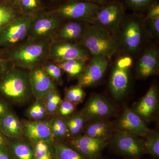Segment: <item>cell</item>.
Wrapping results in <instances>:
<instances>
[{
  "instance_id": "6da1fadb",
  "label": "cell",
  "mask_w": 159,
  "mask_h": 159,
  "mask_svg": "<svg viewBox=\"0 0 159 159\" xmlns=\"http://www.w3.org/2000/svg\"><path fill=\"white\" fill-rule=\"evenodd\" d=\"M32 97L29 72L4 61L0 71V98L9 104L23 105Z\"/></svg>"
},
{
  "instance_id": "7a4b0ae2",
  "label": "cell",
  "mask_w": 159,
  "mask_h": 159,
  "mask_svg": "<svg viewBox=\"0 0 159 159\" xmlns=\"http://www.w3.org/2000/svg\"><path fill=\"white\" fill-rule=\"evenodd\" d=\"M50 40H29L8 49L1 50L0 57L25 70L43 65L48 57Z\"/></svg>"
},
{
  "instance_id": "3957f363",
  "label": "cell",
  "mask_w": 159,
  "mask_h": 159,
  "mask_svg": "<svg viewBox=\"0 0 159 159\" xmlns=\"http://www.w3.org/2000/svg\"><path fill=\"white\" fill-rule=\"evenodd\" d=\"M79 43L93 56L100 55L107 58H110L118 48L113 35L95 25L87 27Z\"/></svg>"
},
{
  "instance_id": "277c9868",
  "label": "cell",
  "mask_w": 159,
  "mask_h": 159,
  "mask_svg": "<svg viewBox=\"0 0 159 159\" xmlns=\"http://www.w3.org/2000/svg\"><path fill=\"white\" fill-rule=\"evenodd\" d=\"M108 145L115 153L131 159H139L147 153L143 138L115 129Z\"/></svg>"
},
{
  "instance_id": "5b68a950",
  "label": "cell",
  "mask_w": 159,
  "mask_h": 159,
  "mask_svg": "<svg viewBox=\"0 0 159 159\" xmlns=\"http://www.w3.org/2000/svg\"><path fill=\"white\" fill-rule=\"evenodd\" d=\"M101 6L87 1L70 0L50 11L63 19L92 24Z\"/></svg>"
},
{
  "instance_id": "8992f818",
  "label": "cell",
  "mask_w": 159,
  "mask_h": 159,
  "mask_svg": "<svg viewBox=\"0 0 159 159\" xmlns=\"http://www.w3.org/2000/svg\"><path fill=\"white\" fill-rule=\"evenodd\" d=\"M125 16L124 5L117 0L101 6L92 24L113 35L119 31Z\"/></svg>"
},
{
  "instance_id": "52a82bcc",
  "label": "cell",
  "mask_w": 159,
  "mask_h": 159,
  "mask_svg": "<svg viewBox=\"0 0 159 159\" xmlns=\"http://www.w3.org/2000/svg\"><path fill=\"white\" fill-rule=\"evenodd\" d=\"M142 17L137 15L125 16L118 31L119 43L129 54L136 52L142 44Z\"/></svg>"
},
{
  "instance_id": "ba28073f",
  "label": "cell",
  "mask_w": 159,
  "mask_h": 159,
  "mask_svg": "<svg viewBox=\"0 0 159 159\" xmlns=\"http://www.w3.org/2000/svg\"><path fill=\"white\" fill-rule=\"evenodd\" d=\"M35 17L21 16L0 29L1 50L10 48L21 43L28 36L31 23Z\"/></svg>"
},
{
  "instance_id": "9c48e42d",
  "label": "cell",
  "mask_w": 159,
  "mask_h": 159,
  "mask_svg": "<svg viewBox=\"0 0 159 159\" xmlns=\"http://www.w3.org/2000/svg\"><path fill=\"white\" fill-rule=\"evenodd\" d=\"M64 19L50 11L43 10L34 17L30 26L28 39L53 41Z\"/></svg>"
},
{
  "instance_id": "30bf717a",
  "label": "cell",
  "mask_w": 159,
  "mask_h": 159,
  "mask_svg": "<svg viewBox=\"0 0 159 159\" xmlns=\"http://www.w3.org/2000/svg\"><path fill=\"white\" fill-rule=\"evenodd\" d=\"M133 60L129 56H122L116 61L109 81L111 93L115 99L119 100L125 96L130 82V68Z\"/></svg>"
},
{
  "instance_id": "8fae6325",
  "label": "cell",
  "mask_w": 159,
  "mask_h": 159,
  "mask_svg": "<svg viewBox=\"0 0 159 159\" xmlns=\"http://www.w3.org/2000/svg\"><path fill=\"white\" fill-rule=\"evenodd\" d=\"M89 51L82 45L65 41H52L49 48L48 57L55 63L69 60L89 59Z\"/></svg>"
},
{
  "instance_id": "7c38bea8",
  "label": "cell",
  "mask_w": 159,
  "mask_h": 159,
  "mask_svg": "<svg viewBox=\"0 0 159 159\" xmlns=\"http://www.w3.org/2000/svg\"><path fill=\"white\" fill-rule=\"evenodd\" d=\"M115 107L105 97L99 94L92 95L81 112L86 122L107 119L115 113Z\"/></svg>"
},
{
  "instance_id": "4fadbf2b",
  "label": "cell",
  "mask_w": 159,
  "mask_h": 159,
  "mask_svg": "<svg viewBox=\"0 0 159 159\" xmlns=\"http://www.w3.org/2000/svg\"><path fill=\"white\" fill-rule=\"evenodd\" d=\"M68 141L69 145L86 159H99L102 151L108 145V141L84 135L71 138Z\"/></svg>"
},
{
  "instance_id": "5bb4252c",
  "label": "cell",
  "mask_w": 159,
  "mask_h": 159,
  "mask_svg": "<svg viewBox=\"0 0 159 159\" xmlns=\"http://www.w3.org/2000/svg\"><path fill=\"white\" fill-rule=\"evenodd\" d=\"M108 65V58L100 55L93 56L85 70L78 78L77 85L82 87H89L101 80Z\"/></svg>"
},
{
  "instance_id": "9a60e30c",
  "label": "cell",
  "mask_w": 159,
  "mask_h": 159,
  "mask_svg": "<svg viewBox=\"0 0 159 159\" xmlns=\"http://www.w3.org/2000/svg\"><path fill=\"white\" fill-rule=\"evenodd\" d=\"M115 129L144 138L151 130L132 110L125 107L116 123Z\"/></svg>"
},
{
  "instance_id": "2e32d148",
  "label": "cell",
  "mask_w": 159,
  "mask_h": 159,
  "mask_svg": "<svg viewBox=\"0 0 159 159\" xmlns=\"http://www.w3.org/2000/svg\"><path fill=\"white\" fill-rule=\"evenodd\" d=\"M159 106L158 89L156 85L152 84L132 110L144 122H149L156 116Z\"/></svg>"
},
{
  "instance_id": "e0dca14e",
  "label": "cell",
  "mask_w": 159,
  "mask_h": 159,
  "mask_svg": "<svg viewBox=\"0 0 159 159\" xmlns=\"http://www.w3.org/2000/svg\"><path fill=\"white\" fill-rule=\"evenodd\" d=\"M29 77L31 91L35 99H44L49 93L57 90L55 83L41 66L30 70Z\"/></svg>"
},
{
  "instance_id": "ac0fdd59",
  "label": "cell",
  "mask_w": 159,
  "mask_h": 159,
  "mask_svg": "<svg viewBox=\"0 0 159 159\" xmlns=\"http://www.w3.org/2000/svg\"><path fill=\"white\" fill-rule=\"evenodd\" d=\"M24 138L31 143L40 141H55L51 131L50 120H22Z\"/></svg>"
},
{
  "instance_id": "d6986e66",
  "label": "cell",
  "mask_w": 159,
  "mask_h": 159,
  "mask_svg": "<svg viewBox=\"0 0 159 159\" xmlns=\"http://www.w3.org/2000/svg\"><path fill=\"white\" fill-rule=\"evenodd\" d=\"M159 52L156 48H150L144 51L137 66L138 76L141 79H145L157 75L159 73Z\"/></svg>"
},
{
  "instance_id": "ffe728a7",
  "label": "cell",
  "mask_w": 159,
  "mask_h": 159,
  "mask_svg": "<svg viewBox=\"0 0 159 159\" xmlns=\"http://www.w3.org/2000/svg\"><path fill=\"white\" fill-rule=\"evenodd\" d=\"M83 22L71 21L61 25L56 31L54 40L73 42L80 40L84 34L87 27L83 25Z\"/></svg>"
},
{
  "instance_id": "44dd1931",
  "label": "cell",
  "mask_w": 159,
  "mask_h": 159,
  "mask_svg": "<svg viewBox=\"0 0 159 159\" xmlns=\"http://www.w3.org/2000/svg\"><path fill=\"white\" fill-rule=\"evenodd\" d=\"M113 125L107 119L89 122L84 128V135L99 140L108 141L114 130Z\"/></svg>"
},
{
  "instance_id": "7402d4cb",
  "label": "cell",
  "mask_w": 159,
  "mask_h": 159,
  "mask_svg": "<svg viewBox=\"0 0 159 159\" xmlns=\"http://www.w3.org/2000/svg\"><path fill=\"white\" fill-rule=\"evenodd\" d=\"M0 130L7 138H24L22 123L12 111L0 119Z\"/></svg>"
},
{
  "instance_id": "603a6c76",
  "label": "cell",
  "mask_w": 159,
  "mask_h": 159,
  "mask_svg": "<svg viewBox=\"0 0 159 159\" xmlns=\"http://www.w3.org/2000/svg\"><path fill=\"white\" fill-rule=\"evenodd\" d=\"M8 148L14 159H34L32 143L22 138H8Z\"/></svg>"
},
{
  "instance_id": "cb8c5ba5",
  "label": "cell",
  "mask_w": 159,
  "mask_h": 159,
  "mask_svg": "<svg viewBox=\"0 0 159 159\" xmlns=\"http://www.w3.org/2000/svg\"><path fill=\"white\" fill-rule=\"evenodd\" d=\"M55 142L40 141L32 143L34 159H57Z\"/></svg>"
},
{
  "instance_id": "d4e9b609",
  "label": "cell",
  "mask_w": 159,
  "mask_h": 159,
  "mask_svg": "<svg viewBox=\"0 0 159 159\" xmlns=\"http://www.w3.org/2000/svg\"><path fill=\"white\" fill-rule=\"evenodd\" d=\"M50 122L51 131L55 142H64L70 139L65 119L55 115L50 119Z\"/></svg>"
},
{
  "instance_id": "484cf974",
  "label": "cell",
  "mask_w": 159,
  "mask_h": 159,
  "mask_svg": "<svg viewBox=\"0 0 159 159\" xmlns=\"http://www.w3.org/2000/svg\"><path fill=\"white\" fill-rule=\"evenodd\" d=\"M86 61L80 60H69L57 63L56 65L67 74L71 79L78 78L85 70Z\"/></svg>"
},
{
  "instance_id": "4316f807",
  "label": "cell",
  "mask_w": 159,
  "mask_h": 159,
  "mask_svg": "<svg viewBox=\"0 0 159 159\" xmlns=\"http://www.w3.org/2000/svg\"><path fill=\"white\" fill-rule=\"evenodd\" d=\"M66 122L71 139L79 136L83 131L86 121L81 111H79L66 119Z\"/></svg>"
},
{
  "instance_id": "83f0119b",
  "label": "cell",
  "mask_w": 159,
  "mask_h": 159,
  "mask_svg": "<svg viewBox=\"0 0 159 159\" xmlns=\"http://www.w3.org/2000/svg\"><path fill=\"white\" fill-rule=\"evenodd\" d=\"M22 15L17 7L0 0V29Z\"/></svg>"
},
{
  "instance_id": "f1b7e54d",
  "label": "cell",
  "mask_w": 159,
  "mask_h": 159,
  "mask_svg": "<svg viewBox=\"0 0 159 159\" xmlns=\"http://www.w3.org/2000/svg\"><path fill=\"white\" fill-rule=\"evenodd\" d=\"M17 8L22 15L34 17L45 10L42 0H20Z\"/></svg>"
},
{
  "instance_id": "f546056e",
  "label": "cell",
  "mask_w": 159,
  "mask_h": 159,
  "mask_svg": "<svg viewBox=\"0 0 159 159\" xmlns=\"http://www.w3.org/2000/svg\"><path fill=\"white\" fill-rule=\"evenodd\" d=\"M26 115L31 121H42L46 120L49 115L47 112L43 99H36L27 109Z\"/></svg>"
},
{
  "instance_id": "4dcf8cb0",
  "label": "cell",
  "mask_w": 159,
  "mask_h": 159,
  "mask_svg": "<svg viewBox=\"0 0 159 159\" xmlns=\"http://www.w3.org/2000/svg\"><path fill=\"white\" fill-rule=\"evenodd\" d=\"M147 153L155 158L159 157V134L156 130L151 129L144 138Z\"/></svg>"
},
{
  "instance_id": "1f68e13d",
  "label": "cell",
  "mask_w": 159,
  "mask_h": 159,
  "mask_svg": "<svg viewBox=\"0 0 159 159\" xmlns=\"http://www.w3.org/2000/svg\"><path fill=\"white\" fill-rule=\"evenodd\" d=\"M57 159H86L65 142H55Z\"/></svg>"
},
{
  "instance_id": "d6a6232c",
  "label": "cell",
  "mask_w": 159,
  "mask_h": 159,
  "mask_svg": "<svg viewBox=\"0 0 159 159\" xmlns=\"http://www.w3.org/2000/svg\"><path fill=\"white\" fill-rule=\"evenodd\" d=\"M43 100L49 116H53L56 115L58 107L62 101L60 95L57 90L49 93Z\"/></svg>"
},
{
  "instance_id": "836d02e7",
  "label": "cell",
  "mask_w": 159,
  "mask_h": 159,
  "mask_svg": "<svg viewBox=\"0 0 159 159\" xmlns=\"http://www.w3.org/2000/svg\"><path fill=\"white\" fill-rule=\"evenodd\" d=\"M85 97V92L79 85L71 87L66 90L65 99L76 105L82 102Z\"/></svg>"
},
{
  "instance_id": "e575fe53",
  "label": "cell",
  "mask_w": 159,
  "mask_h": 159,
  "mask_svg": "<svg viewBox=\"0 0 159 159\" xmlns=\"http://www.w3.org/2000/svg\"><path fill=\"white\" fill-rule=\"evenodd\" d=\"M43 69L47 75L53 80L55 83L62 84V70L56 65V63H47L44 64Z\"/></svg>"
},
{
  "instance_id": "d590c367",
  "label": "cell",
  "mask_w": 159,
  "mask_h": 159,
  "mask_svg": "<svg viewBox=\"0 0 159 159\" xmlns=\"http://www.w3.org/2000/svg\"><path fill=\"white\" fill-rule=\"evenodd\" d=\"M125 6L135 11H147L156 0H124Z\"/></svg>"
},
{
  "instance_id": "8d00e7d4",
  "label": "cell",
  "mask_w": 159,
  "mask_h": 159,
  "mask_svg": "<svg viewBox=\"0 0 159 159\" xmlns=\"http://www.w3.org/2000/svg\"><path fill=\"white\" fill-rule=\"evenodd\" d=\"M76 104L68 100H62L61 102L57 111V115L63 118H68L74 112Z\"/></svg>"
},
{
  "instance_id": "74e56055",
  "label": "cell",
  "mask_w": 159,
  "mask_h": 159,
  "mask_svg": "<svg viewBox=\"0 0 159 159\" xmlns=\"http://www.w3.org/2000/svg\"><path fill=\"white\" fill-rule=\"evenodd\" d=\"M46 11H51L57 9L63 4L70 0H42Z\"/></svg>"
},
{
  "instance_id": "f35d334b",
  "label": "cell",
  "mask_w": 159,
  "mask_h": 159,
  "mask_svg": "<svg viewBox=\"0 0 159 159\" xmlns=\"http://www.w3.org/2000/svg\"><path fill=\"white\" fill-rule=\"evenodd\" d=\"M147 15L145 20L159 17V3L156 0L148 9Z\"/></svg>"
},
{
  "instance_id": "ab89813d",
  "label": "cell",
  "mask_w": 159,
  "mask_h": 159,
  "mask_svg": "<svg viewBox=\"0 0 159 159\" xmlns=\"http://www.w3.org/2000/svg\"><path fill=\"white\" fill-rule=\"evenodd\" d=\"M148 22L150 29L157 36L159 34V17L145 20Z\"/></svg>"
},
{
  "instance_id": "60d3db41",
  "label": "cell",
  "mask_w": 159,
  "mask_h": 159,
  "mask_svg": "<svg viewBox=\"0 0 159 159\" xmlns=\"http://www.w3.org/2000/svg\"><path fill=\"white\" fill-rule=\"evenodd\" d=\"M11 111L10 104L0 98V119L6 113Z\"/></svg>"
},
{
  "instance_id": "b9f144b4",
  "label": "cell",
  "mask_w": 159,
  "mask_h": 159,
  "mask_svg": "<svg viewBox=\"0 0 159 159\" xmlns=\"http://www.w3.org/2000/svg\"><path fill=\"white\" fill-rule=\"evenodd\" d=\"M0 159H14L8 147H0Z\"/></svg>"
},
{
  "instance_id": "7bdbcfd3",
  "label": "cell",
  "mask_w": 159,
  "mask_h": 159,
  "mask_svg": "<svg viewBox=\"0 0 159 159\" xmlns=\"http://www.w3.org/2000/svg\"><path fill=\"white\" fill-rule=\"evenodd\" d=\"M78 1H87V2H91L95 3L100 6H103L106 4L111 2L117 0H78Z\"/></svg>"
},
{
  "instance_id": "ee69618b",
  "label": "cell",
  "mask_w": 159,
  "mask_h": 159,
  "mask_svg": "<svg viewBox=\"0 0 159 159\" xmlns=\"http://www.w3.org/2000/svg\"><path fill=\"white\" fill-rule=\"evenodd\" d=\"M8 138L0 130V147H8Z\"/></svg>"
},
{
  "instance_id": "f6af8a7d",
  "label": "cell",
  "mask_w": 159,
  "mask_h": 159,
  "mask_svg": "<svg viewBox=\"0 0 159 159\" xmlns=\"http://www.w3.org/2000/svg\"><path fill=\"white\" fill-rule=\"evenodd\" d=\"M3 1L17 8L18 5L19 3L20 0H3Z\"/></svg>"
},
{
  "instance_id": "bcb514c9",
  "label": "cell",
  "mask_w": 159,
  "mask_h": 159,
  "mask_svg": "<svg viewBox=\"0 0 159 159\" xmlns=\"http://www.w3.org/2000/svg\"><path fill=\"white\" fill-rule=\"evenodd\" d=\"M4 61L0 57V71L2 67L3 64H4Z\"/></svg>"
},
{
  "instance_id": "7dc6e473",
  "label": "cell",
  "mask_w": 159,
  "mask_h": 159,
  "mask_svg": "<svg viewBox=\"0 0 159 159\" xmlns=\"http://www.w3.org/2000/svg\"><path fill=\"white\" fill-rule=\"evenodd\" d=\"M1 48H0V52H1Z\"/></svg>"
}]
</instances>
